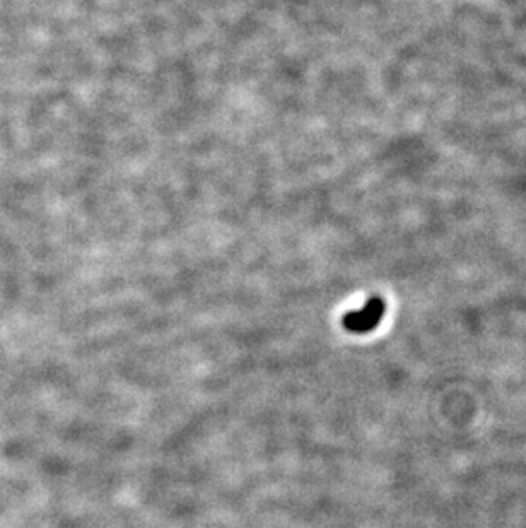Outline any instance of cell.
<instances>
[{
	"label": "cell",
	"instance_id": "obj_1",
	"mask_svg": "<svg viewBox=\"0 0 526 528\" xmlns=\"http://www.w3.org/2000/svg\"><path fill=\"white\" fill-rule=\"evenodd\" d=\"M383 315H385V303H383L381 297H372L365 303L363 310L350 311L349 315H345L344 327L356 333L371 332L381 322Z\"/></svg>",
	"mask_w": 526,
	"mask_h": 528
}]
</instances>
